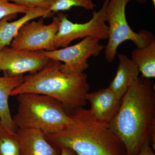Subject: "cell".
I'll list each match as a JSON object with an SVG mask.
<instances>
[{"mask_svg":"<svg viewBox=\"0 0 155 155\" xmlns=\"http://www.w3.org/2000/svg\"><path fill=\"white\" fill-rule=\"evenodd\" d=\"M0 155H20L17 132L0 124Z\"/></svg>","mask_w":155,"mask_h":155,"instance_id":"16","label":"cell"},{"mask_svg":"<svg viewBox=\"0 0 155 155\" xmlns=\"http://www.w3.org/2000/svg\"><path fill=\"white\" fill-rule=\"evenodd\" d=\"M53 14L47 9L33 8L29 9L23 17L13 22L8 21L16 18L17 15L3 18L0 20V51L3 48L11 46V42L18 31L26 22L40 17L44 18L52 17Z\"/></svg>","mask_w":155,"mask_h":155,"instance_id":"12","label":"cell"},{"mask_svg":"<svg viewBox=\"0 0 155 155\" xmlns=\"http://www.w3.org/2000/svg\"><path fill=\"white\" fill-rule=\"evenodd\" d=\"M16 132L20 155H60L61 150L50 143L40 130L17 129Z\"/></svg>","mask_w":155,"mask_h":155,"instance_id":"11","label":"cell"},{"mask_svg":"<svg viewBox=\"0 0 155 155\" xmlns=\"http://www.w3.org/2000/svg\"><path fill=\"white\" fill-rule=\"evenodd\" d=\"M87 101L90 104L89 112L97 122L107 125L119 110L121 104L119 99L109 87L88 92Z\"/></svg>","mask_w":155,"mask_h":155,"instance_id":"10","label":"cell"},{"mask_svg":"<svg viewBox=\"0 0 155 155\" xmlns=\"http://www.w3.org/2000/svg\"><path fill=\"white\" fill-rule=\"evenodd\" d=\"M122 141L127 155H137L142 147L155 148V90L153 81L134 79L121 100L118 112L108 124Z\"/></svg>","mask_w":155,"mask_h":155,"instance_id":"1","label":"cell"},{"mask_svg":"<svg viewBox=\"0 0 155 155\" xmlns=\"http://www.w3.org/2000/svg\"><path fill=\"white\" fill-rule=\"evenodd\" d=\"M16 97L18 108L13 119L17 129H36L49 135L64 131L72 122L62 104L53 98L35 93Z\"/></svg>","mask_w":155,"mask_h":155,"instance_id":"4","label":"cell"},{"mask_svg":"<svg viewBox=\"0 0 155 155\" xmlns=\"http://www.w3.org/2000/svg\"><path fill=\"white\" fill-rule=\"evenodd\" d=\"M130 0H109L106 21L108 27V41L104 47L106 60L109 63L114 61L117 49L122 43L130 41L137 48L147 47L154 39L153 34L149 31H134L126 19L125 9Z\"/></svg>","mask_w":155,"mask_h":155,"instance_id":"5","label":"cell"},{"mask_svg":"<svg viewBox=\"0 0 155 155\" xmlns=\"http://www.w3.org/2000/svg\"><path fill=\"white\" fill-rule=\"evenodd\" d=\"M60 150H61L60 155H77L72 150L68 148H62Z\"/></svg>","mask_w":155,"mask_h":155,"instance_id":"21","label":"cell"},{"mask_svg":"<svg viewBox=\"0 0 155 155\" xmlns=\"http://www.w3.org/2000/svg\"><path fill=\"white\" fill-rule=\"evenodd\" d=\"M51 60L41 51L6 47L0 51V71L7 77L22 75L26 72L33 74L44 68Z\"/></svg>","mask_w":155,"mask_h":155,"instance_id":"9","label":"cell"},{"mask_svg":"<svg viewBox=\"0 0 155 155\" xmlns=\"http://www.w3.org/2000/svg\"><path fill=\"white\" fill-rule=\"evenodd\" d=\"M142 77L150 79L155 77V39L143 48H136L131 53V59Z\"/></svg>","mask_w":155,"mask_h":155,"instance_id":"15","label":"cell"},{"mask_svg":"<svg viewBox=\"0 0 155 155\" xmlns=\"http://www.w3.org/2000/svg\"><path fill=\"white\" fill-rule=\"evenodd\" d=\"M131 1V0H130ZM134 1H136L137 2L139 3H144L147 2V0H134ZM152 2L153 5L154 6H155V0H151Z\"/></svg>","mask_w":155,"mask_h":155,"instance_id":"22","label":"cell"},{"mask_svg":"<svg viewBox=\"0 0 155 155\" xmlns=\"http://www.w3.org/2000/svg\"><path fill=\"white\" fill-rule=\"evenodd\" d=\"M61 21L58 15L51 23L45 24L43 18L28 22L18 31L11 42L12 48L31 51H52L51 44L58 32Z\"/></svg>","mask_w":155,"mask_h":155,"instance_id":"8","label":"cell"},{"mask_svg":"<svg viewBox=\"0 0 155 155\" xmlns=\"http://www.w3.org/2000/svg\"><path fill=\"white\" fill-rule=\"evenodd\" d=\"M23 75L14 77H0V124L16 131L9 106L11 92L22 84Z\"/></svg>","mask_w":155,"mask_h":155,"instance_id":"14","label":"cell"},{"mask_svg":"<svg viewBox=\"0 0 155 155\" xmlns=\"http://www.w3.org/2000/svg\"><path fill=\"white\" fill-rule=\"evenodd\" d=\"M154 150L149 144H145L142 148L137 155H155Z\"/></svg>","mask_w":155,"mask_h":155,"instance_id":"20","label":"cell"},{"mask_svg":"<svg viewBox=\"0 0 155 155\" xmlns=\"http://www.w3.org/2000/svg\"><path fill=\"white\" fill-rule=\"evenodd\" d=\"M109 0H104L102 7L98 11H94L92 17L87 22L73 23L62 12L58 16L61 21L58 32L51 44L52 51L58 48L69 46L73 41L87 37L100 40L108 38V27L106 21V12Z\"/></svg>","mask_w":155,"mask_h":155,"instance_id":"6","label":"cell"},{"mask_svg":"<svg viewBox=\"0 0 155 155\" xmlns=\"http://www.w3.org/2000/svg\"><path fill=\"white\" fill-rule=\"evenodd\" d=\"M119 64L116 75L108 87L121 100L131 82L139 77L140 72L131 59L124 54L118 55Z\"/></svg>","mask_w":155,"mask_h":155,"instance_id":"13","label":"cell"},{"mask_svg":"<svg viewBox=\"0 0 155 155\" xmlns=\"http://www.w3.org/2000/svg\"><path fill=\"white\" fill-rule=\"evenodd\" d=\"M73 7H79L86 10H93L96 7L92 0H54L49 11L55 14L69 11Z\"/></svg>","mask_w":155,"mask_h":155,"instance_id":"17","label":"cell"},{"mask_svg":"<svg viewBox=\"0 0 155 155\" xmlns=\"http://www.w3.org/2000/svg\"><path fill=\"white\" fill-rule=\"evenodd\" d=\"M26 7L11 2L9 0H0V20L7 16L25 14L29 10Z\"/></svg>","mask_w":155,"mask_h":155,"instance_id":"18","label":"cell"},{"mask_svg":"<svg viewBox=\"0 0 155 155\" xmlns=\"http://www.w3.org/2000/svg\"><path fill=\"white\" fill-rule=\"evenodd\" d=\"M100 40L87 37L76 44L53 51H41L50 60L64 62L60 69L69 75L84 72L89 67L88 59L96 57L104 49Z\"/></svg>","mask_w":155,"mask_h":155,"instance_id":"7","label":"cell"},{"mask_svg":"<svg viewBox=\"0 0 155 155\" xmlns=\"http://www.w3.org/2000/svg\"><path fill=\"white\" fill-rule=\"evenodd\" d=\"M20 6L28 8H41L50 10L54 0H9Z\"/></svg>","mask_w":155,"mask_h":155,"instance_id":"19","label":"cell"},{"mask_svg":"<svg viewBox=\"0 0 155 155\" xmlns=\"http://www.w3.org/2000/svg\"><path fill=\"white\" fill-rule=\"evenodd\" d=\"M69 115L72 122L65 130L45 135L53 146L68 148L77 155H127L119 137L93 118L88 110L80 107Z\"/></svg>","mask_w":155,"mask_h":155,"instance_id":"2","label":"cell"},{"mask_svg":"<svg viewBox=\"0 0 155 155\" xmlns=\"http://www.w3.org/2000/svg\"><path fill=\"white\" fill-rule=\"evenodd\" d=\"M62 63L51 60L41 71L25 75L20 86L11 92V96L23 93L45 95L59 101L67 114L86 105L89 91L87 75L84 72L69 75L60 69Z\"/></svg>","mask_w":155,"mask_h":155,"instance_id":"3","label":"cell"}]
</instances>
